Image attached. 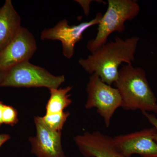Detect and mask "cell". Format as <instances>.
<instances>
[{
  "mask_svg": "<svg viewBox=\"0 0 157 157\" xmlns=\"http://www.w3.org/2000/svg\"><path fill=\"white\" fill-rule=\"evenodd\" d=\"M74 140L85 157H126L117 148L113 137L99 131L76 135Z\"/></svg>",
  "mask_w": 157,
  "mask_h": 157,
  "instance_id": "10",
  "label": "cell"
},
{
  "mask_svg": "<svg viewBox=\"0 0 157 157\" xmlns=\"http://www.w3.org/2000/svg\"><path fill=\"white\" fill-rule=\"evenodd\" d=\"M140 11L138 3L134 0H108L107 11L98 24L97 35L87 42L86 48L92 53L107 43L110 34L123 33L125 21L134 19Z\"/></svg>",
  "mask_w": 157,
  "mask_h": 157,
  "instance_id": "3",
  "label": "cell"
},
{
  "mask_svg": "<svg viewBox=\"0 0 157 157\" xmlns=\"http://www.w3.org/2000/svg\"><path fill=\"white\" fill-rule=\"evenodd\" d=\"M3 123L13 126L18 122V113L14 107L4 104L2 110Z\"/></svg>",
  "mask_w": 157,
  "mask_h": 157,
  "instance_id": "14",
  "label": "cell"
},
{
  "mask_svg": "<svg viewBox=\"0 0 157 157\" xmlns=\"http://www.w3.org/2000/svg\"><path fill=\"white\" fill-rule=\"evenodd\" d=\"M36 49L33 35L21 27L14 39L0 51V72L6 73L14 66L28 61Z\"/></svg>",
  "mask_w": 157,
  "mask_h": 157,
  "instance_id": "7",
  "label": "cell"
},
{
  "mask_svg": "<svg viewBox=\"0 0 157 157\" xmlns=\"http://www.w3.org/2000/svg\"><path fill=\"white\" fill-rule=\"evenodd\" d=\"M139 40L138 36L124 39L117 36L86 59H79L78 63L88 73L97 74L102 81L111 86L117 80L120 65L135 61Z\"/></svg>",
  "mask_w": 157,
  "mask_h": 157,
  "instance_id": "1",
  "label": "cell"
},
{
  "mask_svg": "<svg viewBox=\"0 0 157 157\" xmlns=\"http://www.w3.org/2000/svg\"><path fill=\"white\" fill-rule=\"evenodd\" d=\"M5 75V73L0 72V86H1V85H2V82Z\"/></svg>",
  "mask_w": 157,
  "mask_h": 157,
  "instance_id": "18",
  "label": "cell"
},
{
  "mask_svg": "<svg viewBox=\"0 0 157 157\" xmlns=\"http://www.w3.org/2000/svg\"><path fill=\"white\" fill-rule=\"evenodd\" d=\"M73 86H68L64 88L49 89L50 96L46 106V113H57L63 111L65 108L70 106L72 101L69 93Z\"/></svg>",
  "mask_w": 157,
  "mask_h": 157,
  "instance_id": "12",
  "label": "cell"
},
{
  "mask_svg": "<svg viewBox=\"0 0 157 157\" xmlns=\"http://www.w3.org/2000/svg\"><path fill=\"white\" fill-rule=\"evenodd\" d=\"M10 139V136L8 134H0V147Z\"/></svg>",
  "mask_w": 157,
  "mask_h": 157,
  "instance_id": "16",
  "label": "cell"
},
{
  "mask_svg": "<svg viewBox=\"0 0 157 157\" xmlns=\"http://www.w3.org/2000/svg\"><path fill=\"white\" fill-rule=\"evenodd\" d=\"M4 104L2 102L0 101V126L2 124V110Z\"/></svg>",
  "mask_w": 157,
  "mask_h": 157,
  "instance_id": "17",
  "label": "cell"
},
{
  "mask_svg": "<svg viewBox=\"0 0 157 157\" xmlns=\"http://www.w3.org/2000/svg\"><path fill=\"white\" fill-rule=\"evenodd\" d=\"M142 113L145 117L147 119L149 122L156 130V133L154 137V140L157 143V117L155 115L149 113L146 111H143Z\"/></svg>",
  "mask_w": 157,
  "mask_h": 157,
  "instance_id": "15",
  "label": "cell"
},
{
  "mask_svg": "<svg viewBox=\"0 0 157 157\" xmlns=\"http://www.w3.org/2000/svg\"><path fill=\"white\" fill-rule=\"evenodd\" d=\"M34 122L36 135L29 138L32 153L37 157H66L62 147V132L49 128L40 117H35Z\"/></svg>",
  "mask_w": 157,
  "mask_h": 157,
  "instance_id": "9",
  "label": "cell"
},
{
  "mask_svg": "<svg viewBox=\"0 0 157 157\" xmlns=\"http://www.w3.org/2000/svg\"><path fill=\"white\" fill-rule=\"evenodd\" d=\"M154 127L113 137L120 151L126 157L137 154L142 157H157V143L154 140Z\"/></svg>",
  "mask_w": 157,
  "mask_h": 157,
  "instance_id": "8",
  "label": "cell"
},
{
  "mask_svg": "<svg viewBox=\"0 0 157 157\" xmlns=\"http://www.w3.org/2000/svg\"><path fill=\"white\" fill-rule=\"evenodd\" d=\"M132 64L123 65L113 83L120 94L121 107L128 110L140 109L142 112L157 113V98L143 69Z\"/></svg>",
  "mask_w": 157,
  "mask_h": 157,
  "instance_id": "2",
  "label": "cell"
},
{
  "mask_svg": "<svg viewBox=\"0 0 157 157\" xmlns=\"http://www.w3.org/2000/svg\"><path fill=\"white\" fill-rule=\"evenodd\" d=\"M102 15L99 12L94 19L76 25H70L67 19L62 20L53 27L42 31L40 39L60 41L63 55L67 58L71 59L74 55L75 44L82 39L85 31L92 26L98 25Z\"/></svg>",
  "mask_w": 157,
  "mask_h": 157,
  "instance_id": "6",
  "label": "cell"
},
{
  "mask_svg": "<svg viewBox=\"0 0 157 157\" xmlns=\"http://www.w3.org/2000/svg\"><path fill=\"white\" fill-rule=\"evenodd\" d=\"M65 81L64 75L56 76L29 61L14 66L5 73L1 86L58 88Z\"/></svg>",
  "mask_w": 157,
  "mask_h": 157,
  "instance_id": "4",
  "label": "cell"
},
{
  "mask_svg": "<svg viewBox=\"0 0 157 157\" xmlns=\"http://www.w3.org/2000/svg\"><path fill=\"white\" fill-rule=\"evenodd\" d=\"M20 16L11 0L0 8V51L14 39L21 28Z\"/></svg>",
  "mask_w": 157,
  "mask_h": 157,
  "instance_id": "11",
  "label": "cell"
},
{
  "mask_svg": "<svg viewBox=\"0 0 157 157\" xmlns=\"http://www.w3.org/2000/svg\"><path fill=\"white\" fill-rule=\"evenodd\" d=\"M86 91L88 97L85 108H96L98 114L104 119L105 125L108 128L116 110L121 107V98L118 90L102 81L94 73L90 77Z\"/></svg>",
  "mask_w": 157,
  "mask_h": 157,
  "instance_id": "5",
  "label": "cell"
},
{
  "mask_svg": "<svg viewBox=\"0 0 157 157\" xmlns=\"http://www.w3.org/2000/svg\"><path fill=\"white\" fill-rule=\"evenodd\" d=\"M70 115V113L64 111L57 113H46L42 117V119L44 123L49 128L59 132H62L64 124Z\"/></svg>",
  "mask_w": 157,
  "mask_h": 157,
  "instance_id": "13",
  "label": "cell"
}]
</instances>
